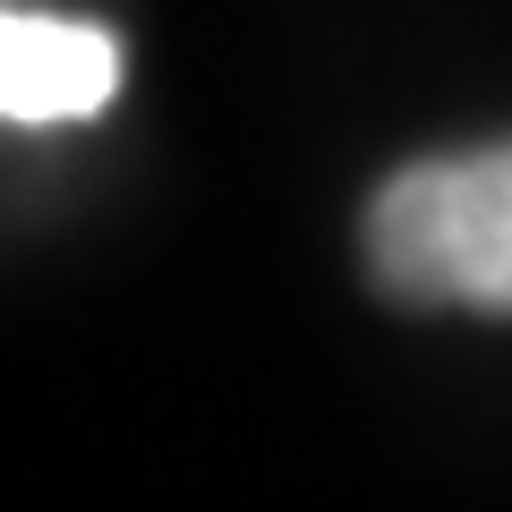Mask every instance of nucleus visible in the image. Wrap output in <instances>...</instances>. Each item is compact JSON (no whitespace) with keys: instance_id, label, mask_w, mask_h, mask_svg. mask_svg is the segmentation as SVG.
<instances>
[{"instance_id":"nucleus-1","label":"nucleus","mask_w":512,"mask_h":512,"mask_svg":"<svg viewBox=\"0 0 512 512\" xmlns=\"http://www.w3.org/2000/svg\"><path fill=\"white\" fill-rule=\"evenodd\" d=\"M367 274L402 308L512 316V137L393 171L367 197Z\"/></svg>"},{"instance_id":"nucleus-2","label":"nucleus","mask_w":512,"mask_h":512,"mask_svg":"<svg viewBox=\"0 0 512 512\" xmlns=\"http://www.w3.org/2000/svg\"><path fill=\"white\" fill-rule=\"evenodd\" d=\"M120 94V43L86 18H52V9H9L0 18V103L26 128L94 120Z\"/></svg>"}]
</instances>
